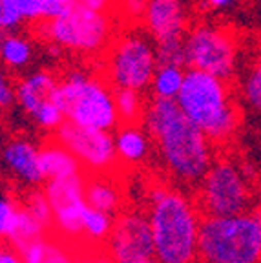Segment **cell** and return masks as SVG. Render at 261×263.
<instances>
[{
  "label": "cell",
  "instance_id": "cell-21",
  "mask_svg": "<svg viewBox=\"0 0 261 263\" xmlns=\"http://www.w3.org/2000/svg\"><path fill=\"white\" fill-rule=\"evenodd\" d=\"M0 57L9 71H28L35 59V46L31 39L18 31L4 33L0 42Z\"/></svg>",
  "mask_w": 261,
  "mask_h": 263
},
{
  "label": "cell",
  "instance_id": "cell-3",
  "mask_svg": "<svg viewBox=\"0 0 261 263\" xmlns=\"http://www.w3.org/2000/svg\"><path fill=\"white\" fill-rule=\"evenodd\" d=\"M177 104L214 144L229 143L241 123V110L229 81L197 68H187Z\"/></svg>",
  "mask_w": 261,
  "mask_h": 263
},
{
  "label": "cell",
  "instance_id": "cell-13",
  "mask_svg": "<svg viewBox=\"0 0 261 263\" xmlns=\"http://www.w3.org/2000/svg\"><path fill=\"white\" fill-rule=\"evenodd\" d=\"M104 251L115 263H135L155 256L150 219L143 210H126L115 216Z\"/></svg>",
  "mask_w": 261,
  "mask_h": 263
},
{
  "label": "cell",
  "instance_id": "cell-31",
  "mask_svg": "<svg viewBox=\"0 0 261 263\" xmlns=\"http://www.w3.org/2000/svg\"><path fill=\"white\" fill-rule=\"evenodd\" d=\"M75 263H115L102 247H88L77 251Z\"/></svg>",
  "mask_w": 261,
  "mask_h": 263
},
{
  "label": "cell",
  "instance_id": "cell-5",
  "mask_svg": "<svg viewBox=\"0 0 261 263\" xmlns=\"http://www.w3.org/2000/svg\"><path fill=\"white\" fill-rule=\"evenodd\" d=\"M199 263H261V203L249 212L203 216Z\"/></svg>",
  "mask_w": 261,
  "mask_h": 263
},
{
  "label": "cell",
  "instance_id": "cell-29",
  "mask_svg": "<svg viewBox=\"0 0 261 263\" xmlns=\"http://www.w3.org/2000/svg\"><path fill=\"white\" fill-rule=\"evenodd\" d=\"M146 6L148 0H115L114 11L115 16L126 24H137L143 22Z\"/></svg>",
  "mask_w": 261,
  "mask_h": 263
},
{
  "label": "cell",
  "instance_id": "cell-8",
  "mask_svg": "<svg viewBox=\"0 0 261 263\" xmlns=\"http://www.w3.org/2000/svg\"><path fill=\"white\" fill-rule=\"evenodd\" d=\"M197 203L204 216H232L252 210L259 205V197L245 166L219 157L197 185Z\"/></svg>",
  "mask_w": 261,
  "mask_h": 263
},
{
  "label": "cell",
  "instance_id": "cell-9",
  "mask_svg": "<svg viewBox=\"0 0 261 263\" xmlns=\"http://www.w3.org/2000/svg\"><path fill=\"white\" fill-rule=\"evenodd\" d=\"M187 66L208 71L227 81L239 68V44L229 28L216 22H197L184 35Z\"/></svg>",
  "mask_w": 261,
  "mask_h": 263
},
{
  "label": "cell",
  "instance_id": "cell-35",
  "mask_svg": "<svg viewBox=\"0 0 261 263\" xmlns=\"http://www.w3.org/2000/svg\"><path fill=\"white\" fill-rule=\"evenodd\" d=\"M77 4L86 6V8L102 9V11H110L115 6V0H75Z\"/></svg>",
  "mask_w": 261,
  "mask_h": 263
},
{
  "label": "cell",
  "instance_id": "cell-4",
  "mask_svg": "<svg viewBox=\"0 0 261 263\" xmlns=\"http://www.w3.org/2000/svg\"><path fill=\"white\" fill-rule=\"evenodd\" d=\"M115 18L110 11L75 4L57 18L35 26V31L55 51L101 59L117 35Z\"/></svg>",
  "mask_w": 261,
  "mask_h": 263
},
{
  "label": "cell",
  "instance_id": "cell-34",
  "mask_svg": "<svg viewBox=\"0 0 261 263\" xmlns=\"http://www.w3.org/2000/svg\"><path fill=\"white\" fill-rule=\"evenodd\" d=\"M203 2L208 9L221 13V11H230L236 6L237 0H203Z\"/></svg>",
  "mask_w": 261,
  "mask_h": 263
},
{
  "label": "cell",
  "instance_id": "cell-1",
  "mask_svg": "<svg viewBox=\"0 0 261 263\" xmlns=\"http://www.w3.org/2000/svg\"><path fill=\"white\" fill-rule=\"evenodd\" d=\"M141 123L150 132L168 176L184 186L199 185L216 161L214 143L183 114L177 101L150 99Z\"/></svg>",
  "mask_w": 261,
  "mask_h": 263
},
{
  "label": "cell",
  "instance_id": "cell-18",
  "mask_svg": "<svg viewBox=\"0 0 261 263\" xmlns=\"http://www.w3.org/2000/svg\"><path fill=\"white\" fill-rule=\"evenodd\" d=\"M124 192L114 174H88L86 179V201L88 205L117 216L123 206Z\"/></svg>",
  "mask_w": 261,
  "mask_h": 263
},
{
  "label": "cell",
  "instance_id": "cell-16",
  "mask_svg": "<svg viewBox=\"0 0 261 263\" xmlns=\"http://www.w3.org/2000/svg\"><path fill=\"white\" fill-rule=\"evenodd\" d=\"M2 159L9 174L24 186L35 189L46 183L41 168V144L33 143L28 137H9L2 150Z\"/></svg>",
  "mask_w": 261,
  "mask_h": 263
},
{
  "label": "cell",
  "instance_id": "cell-28",
  "mask_svg": "<svg viewBox=\"0 0 261 263\" xmlns=\"http://www.w3.org/2000/svg\"><path fill=\"white\" fill-rule=\"evenodd\" d=\"M155 48H157V59H159V64L187 66V48H184V39L157 42Z\"/></svg>",
  "mask_w": 261,
  "mask_h": 263
},
{
  "label": "cell",
  "instance_id": "cell-26",
  "mask_svg": "<svg viewBox=\"0 0 261 263\" xmlns=\"http://www.w3.org/2000/svg\"><path fill=\"white\" fill-rule=\"evenodd\" d=\"M115 104H117V111L121 115V123H141L144 108H146L143 91L130 90V88H117L115 90Z\"/></svg>",
  "mask_w": 261,
  "mask_h": 263
},
{
  "label": "cell",
  "instance_id": "cell-2",
  "mask_svg": "<svg viewBox=\"0 0 261 263\" xmlns=\"http://www.w3.org/2000/svg\"><path fill=\"white\" fill-rule=\"evenodd\" d=\"M146 194V216L154 234L155 258L163 263L199 261L203 223L199 203L184 190L166 183H155Z\"/></svg>",
  "mask_w": 261,
  "mask_h": 263
},
{
  "label": "cell",
  "instance_id": "cell-33",
  "mask_svg": "<svg viewBox=\"0 0 261 263\" xmlns=\"http://www.w3.org/2000/svg\"><path fill=\"white\" fill-rule=\"evenodd\" d=\"M0 263H24V258H22L18 249L6 243L2 247V252H0Z\"/></svg>",
  "mask_w": 261,
  "mask_h": 263
},
{
  "label": "cell",
  "instance_id": "cell-11",
  "mask_svg": "<svg viewBox=\"0 0 261 263\" xmlns=\"http://www.w3.org/2000/svg\"><path fill=\"white\" fill-rule=\"evenodd\" d=\"M86 179V172L48 179L42 189L53 210V234L73 245L77 251L88 249L84 241V214L88 209Z\"/></svg>",
  "mask_w": 261,
  "mask_h": 263
},
{
  "label": "cell",
  "instance_id": "cell-6",
  "mask_svg": "<svg viewBox=\"0 0 261 263\" xmlns=\"http://www.w3.org/2000/svg\"><path fill=\"white\" fill-rule=\"evenodd\" d=\"M59 95L66 121L79 126L114 132L121 124L115 88L99 71L69 68L59 81Z\"/></svg>",
  "mask_w": 261,
  "mask_h": 263
},
{
  "label": "cell",
  "instance_id": "cell-15",
  "mask_svg": "<svg viewBox=\"0 0 261 263\" xmlns=\"http://www.w3.org/2000/svg\"><path fill=\"white\" fill-rule=\"evenodd\" d=\"M143 28L157 42L184 39L188 16L183 0H148Z\"/></svg>",
  "mask_w": 261,
  "mask_h": 263
},
{
  "label": "cell",
  "instance_id": "cell-14",
  "mask_svg": "<svg viewBox=\"0 0 261 263\" xmlns=\"http://www.w3.org/2000/svg\"><path fill=\"white\" fill-rule=\"evenodd\" d=\"M77 4L75 0H0V28L4 33L21 31L57 18Z\"/></svg>",
  "mask_w": 261,
  "mask_h": 263
},
{
  "label": "cell",
  "instance_id": "cell-25",
  "mask_svg": "<svg viewBox=\"0 0 261 263\" xmlns=\"http://www.w3.org/2000/svg\"><path fill=\"white\" fill-rule=\"evenodd\" d=\"M115 216L102 212L99 209L88 205L84 214V241L86 247H102L106 245L108 238L114 229Z\"/></svg>",
  "mask_w": 261,
  "mask_h": 263
},
{
  "label": "cell",
  "instance_id": "cell-32",
  "mask_svg": "<svg viewBox=\"0 0 261 263\" xmlns=\"http://www.w3.org/2000/svg\"><path fill=\"white\" fill-rule=\"evenodd\" d=\"M15 104H16L15 81H11L8 75H2V79H0V106H2V110H8V108L15 106Z\"/></svg>",
  "mask_w": 261,
  "mask_h": 263
},
{
  "label": "cell",
  "instance_id": "cell-12",
  "mask_svg": "<svg viewBox=\"0 0 261 263\" xmlns=\"http://www.w3.org/2000/svg\"><path fill=\"white\" fill-rule=\"evenodd\" d=\"M69 152L81 161L86 174H114L119 157L115 150L114 132L79 126L64 121L53 134Z\"/></svg>",
  "mask_w": 261,
  "mask_h": 263
},
{
  "label": "cell",
  "instance_id": "cell-30",
  "mask_svg": "<svg viewBox=\"0 0 261 263\" xmlns=\"http://www.w3.org/2000/svg\"><path fill=\"white\" fill-rule=\"evenodd\" d=\"M21 209V201H16L13 196L6 194L0 201V234L2 238H8V234L11 232V227L16 219V214Z\"/></svg>",
  "mask_w": 261,
  "mask_h": 263
},
{
  "label": "cell",
  "instance_id": "cell-36",
  "mask_svg": "<svg viewBox=\"0 0 261 263\" xmlns=\"http://www.w3.org/2000/svg\"><path fill=\"white\" fill-rule=\"evenodd\" d=\"M135 263H163V261H161V259H157L155 256H152V258L141 259V261H135Z\"/></svg>",
  "mask_w": 261,
  "mask_h": 263
},
{
  "label": "cell",
  "instance_id": "cell-27",
  "mask_svg": "<svg viewBox=\"0 0 261 263\" xmlns=\"http://www.w3.org/2000/svg\"><path fill=\"white\" fill-rule=\"evenodd\" d=\"M21 201L35 218L41 219V221L44 223L46 227H49L51 232H53V210H51V205H49L44 190L31 189L24 196V199H21Z\"/></svg>",
  "mask_w": 261,
  "mask_h": 263
},
{
  "label": "cell",
  "instance_id": "cell-23",
  "mask_svg": "<svg viewBox=\"0 0 261 263\" xmlns=\"http://www.w3.org/2000/svg\"><path fill=\"white\" fill-rule=\"evenodd\" d=\"M187 70L179 64H159L155 75L152 79V84L148 88L152 99H168L176 101L181 88L184 84Z\"/></svg>",
  "mask_w": 261,
  "mask_h": 263
},
{
  "label": "cell",
  "instance_id": "cell-20",
  "mask_svg": "<svg viewBox=\"0 0 261 263\" xmlns=\"http://www.w3.org/2000/svg\"><path fill=\"white\" fill-rule=\"evenodd\" d=\"M24 263H75L77 249L57 234H48L21 249Z\"/></svg>",
  "mask_w": 261,
  "mask_h": 263
},
{
  "label": "cell",
  "instance_id": "cell-7",
  "mask_svg": "<svg viewBox=\"0 0 261 263\" xmlns=\"http://www.w3.org/2000/svg\"><path fill=\"white\" fill-rule=\"evenodd\" d=\"M101 73L111 86L148 91L159 66L155 41L146 29H124L102 55Z\"/></svg>",
  "mask_w": 261,
  "mask_h": 263
},
{
  "label": "cell",
  "instance_id": "cell-10",
  "mask_svg": "<svg viewBox=\"0 0 261 263\" xmlns=\"http://www.w3.org/2000/svg\"><path fill=\"white\" fill-rule=\"evenodd\" d=\"M61 77L48 68L28 70L15 81L16 106L37 128L55 134L66 121L59 95Z\"/></svg>",
  "mask_w": 261,
  "mask_h": 263
},
{
  "label": "cell",
  "instance_id": "cell-24",
  "mask_svg": "<svg viewBox=\"0 0 261 263\" xmlns=\"http://www.w3.org/2000/svg\"><path fill=\"white\" fill-rule=\"evenodd\" d=\"M239 95L247 110L261 117V53L250 61L241 73Z\"/></svg>",
  "mask_w": 261,
  "mask_h": 263
},
{
  "label": "cell",
  "instance_id": "cell-22",
  "mask_svg": "<svg viewBox=\"0 0 261 263\" xmlns=\"http://www.w3.org/2000/svg\"><path fill=\"white\" fill-rule=\"evenodd\" d=\"M49 232H51V229L46 227L39 218H35L21 201V209H18L16 219L11 227V232H9L4 241L21 251L26 245L35 241V239H41V238H44V236H48Z\"/></svg>",
  "mask_w": 261,
  "mask_h": 263
},
{
  "label": "cell",
  "instance_id": "cell-17",
  "mask_svg": "<svg viewBox=\"0 0 261 263\" xmlns=\"http://www.w3.org/2000/svg\"><path fill=\"white\" fill-rule=\"evenodd\" d=\"M114 139L119 163L124 166L143 164L155 146L143 123H121L117 130H114Z\"/></svg>",
  "mask_w": 261,
  "mask_h": 263
},
{
  "label": "cell",
  "instance_id": "cell-19",
  "mask_svg": "<svg viewBox=\"0 0 261 263\" xmlns=\"http://www.w3.org/2000/svg\"><path fill=\"white\" fill-rule=\"evenodd\" d=\"M41 168L46 181L77 176V174L86 172L82 168L81 161L55 137H51V139L41 144Z\"/></svg>",
  "mask_w": 261,
  "mask_h": 263
}]
</instances>
